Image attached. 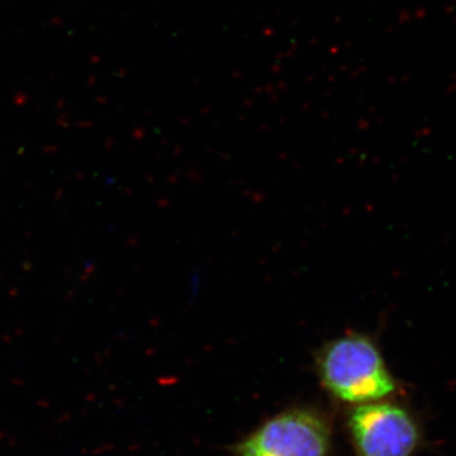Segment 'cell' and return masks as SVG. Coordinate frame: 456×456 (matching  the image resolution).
Wrapping results in <instances>:
<instances>
[{"label": "cell", "instance_id": "6da1fadb", "mask_svg": "<svg viewBox=\"0 0 456 456\" xmlns=\"http://www.w3.org/2000/svg\"><path fill=\"white\" fill-rule=\"evenodd\" d=\"M316 370L327 392L355 406L388 399L399 389L377 342L358 332L326 342L318 350Z\"/></svg>", "mask_w": 456, "mask_h": 456}, {"label": "cell", "instance_id": "7a4b0ae2", "mask_svg": "<svg viewBox=\"0 0 456 456\" xmlns=\"http://www.w3.org/2000/svg\"><path fill=\"white\" fill-rule=\"evenodd\" d=\"M347 426L356 456H415L422 444L415 413L388 399L359 404Z\"/></svg>", "mask_w": 456, "mask_h": 456}, {"label": "cell", "instance_id": "3957f363", "mask_svg": "<svg viewBox=\"0 0 456 456\" xmlns=\"http://www.w3.org/2000/svg\"><path fill=\"white\" fill-rule=\"evenodd\" d=\"M331 428L320 413L290 410L273 417L237 448L239 456H327Z\"/></svg>", "mask_w": 456, "mask_h": 456}]
</instances>
